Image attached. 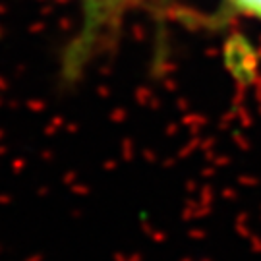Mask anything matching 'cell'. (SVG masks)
I'll return each mask as SVG.
<instances>
[{
    "instance_id": "6da1fadb",
    "label": "cell",
    "mask_w": 261,
    "mask_h": 261,
    "mask_svg": "<svg viewBox=\"0 0 261 261\" xmlns=\"http://www.w3.org/2000/svg\"><path fill=\"white\" fill-rule=\"evenodd\" d=\"M82 6V25L64 48L60 75L64 84H74L99 55L109 31L130 0H77Z\"/></svg>"
},
{
    "instance_id": "7a4b0ae2",
    "label": "cell",
    "mask_w": 261,
    "mask_h": 261,
    "mask_svg": "<svg viewBox=\"0 0 261 261\" xmlns=\"http://www.w3.org/2000/svg\"><path fill=\"white\" fill-rule=\"evenodd\" d=\"M230 10L246 14L250 18L261 19V0H226Z\"/></svg>"
}]
</instances>
